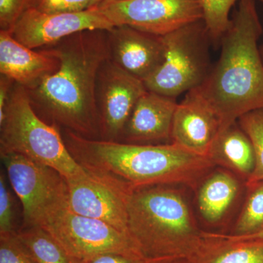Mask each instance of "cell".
<instances>
[{
    "label": "cell",
    "mask_w": 263,
    "mask_h": 263,
    "mask_svg": "<svg viewBox=\"0 0 263 263\" xmlns=\"http://www.w3.org/2000/svg\"><path fill=\"white\" fill-rule=\"evenodd\" d=\"M60 61L59 70L27 90L43 120L89 139H100L95 88L99 68L108 59L106 30L76 33L44 47Z\"/></svg>",
    "instance_id": "6da1fadb"
},
{
    "label": "cell",
    "mask_w": 263,
    "mask_h": 263,
    "mask_svg": "<svg viewBox=\"0 0 263 263\" xmlns=\"http://www.w3.org/2000/svg\"><path fill=\"white\" fill-rule=\"evenodd\" d=\"M62 135L71 155L86 171L128 193L156 185L197 189L216 167L209 157L175 143L140 145L89 139L67 129Z\"/></svg>",
    "instance_id": "7a4b0ae2"
},
{
    "label": "cell",
    "mask_w": 263,
    "mask_h": 263,
    "mask_svg": "<svg viewBox=\"0 0 263 263\" xmlns=\"http://www.w3.org/2000/svg\"><path fill=\"white\" fill-rule=\"evenodd\" d=\"M263 28L255 0L238 3L220 41L221 53L195 88L220 120V131L245 114L263 110V61L258 46Z\"/></svg>",
    "instance_id": "3957f363"
},
{
    "label": "cell",
    "mask_w": 263,
    "mask_h": 263,
    "mask_svg": "<svg viewBox=\"0 0 263 263\" xmlns=\"http://www.w3.org/2000/svg\"><path fill=\"white\" fill-rule=\"evenodd\" d=\"M128 230L149 260L192 259L202 240L184 195L176 186L156 185L133 190L127 202Z\"/></svg>",
    "instance_id": "277c9868"
},
{
    "label": "cell",
    "mask_w": 263,
    "mask_h": 263,
    "mask_svg": "<svg viewBox=\"0 0 263 263\" xmlns=\"http://www.w3.org/2000/svg\"><path fill=\"white\" fill-rule=\"evenodd\" d=\"M60 128L34 111L27 89L13 84L0 121V154L16 153L55 170L65 179L88 174L71 155Z\"/></svg>",
    "instance_id": "5b68a950"
},
{
    "label": "cell",
    "mask_w": 263,
    "mask_h": 263,
    "mask_svg": "<svg viewBox=\"0 0 263 263\" xmlns=\"http://www.w3.org/2000/svg\"><path fill=\"white\" fill-rule=\"evenodd\" d=\"M165 54L160 68L144 85L148 91L176 99L198 87L211 70L209 43L203 20L163 36Z\"/></svg>",
    "instance_id": "8992f818"
},
{
    "label": "cell",
    "mask_w": 263,
    "mask_h": 263,
    "mask_svg": "<svg viewBox=\"0 0 263 263\" xmlns=\"http://www.w3.org/2000/svg\"><path fill=\"white\" fill-rule=\"evenodd\" d=\"M37 226L79 261L111 252L143 257L130 235L103 221L76 214L67 202L53 209Z\"/></svg>",
    "instance_id": "52a82bcc"
},
{
    "label": "cell",
    "mask_w": 263,
    "mask_h": 263,
    "mask_svg": "<svg viewBox=\"0 0 263 263\" xmlns=\"http://www.w3.org/2000/svg\"><path fill=\"white\" fill-rule=\"evenodd\" d=\"M8 180L23 207L24 226H39L67 202L65 178L55 170L16 153L0 154Z\"/></svg>",
    "instance_id": "ba28073f"
},
{
    "label": "cell",
    "mask_w": 263,
    "mask_h": 263,
    "mask_svg": "<svg viewBox=\"0 0 263 263\" xmlns=\"http://www.w3.org/2000/svg\"><path fill=\"white\" fill-rule=\"evenodd\" d=\"M95 8L114 26L161 36L203 19L199 0H103Z\"/></svg>",
    "instance_id": "9c48e42d"
},
{
    "label": "cell",
    "mask_w": 263,
    "mask_h": 263,
    "mask_svg": "<svg viewBox=\"0 0 263 263\" xmlns=\"http://www.w3.org/2000/svg\"><path fill=\"white\" fill-rule=\"evenodd\" d=\"M144 83L107 59L99 68L95 102L100 127V140L119 141L124 128L142 95Z\"/></svg>",
    "instance_id": "30bf717a"
},
{
    "label": "cell",
    "mask_w": 263,
    "mask_h": 263,
    "mask_svg": "<svg viewBox=\"0 0 263 263\" xmlns=\"http://www.w3.org/2000/svg\"><path fill=\"white\" fill-rule=\"evenodd\" d=\"M114 27L95 8L78 13H46L27 8L10 32L31 49H40L86 30H108Z\"/></svg>",
    "instance_id": "8fae6325"
},
{
    "label": "cell",
    "mask_w": 263,
    "mask_h": 263,
    "mask_svg": "<svg viewBox=\"0 0 263 263\" xmlns=\"http://www.w3.org/2000/svg\"><path fill=\"white\" fill-rule=\"evenodd\" d=\"M65 181L67 205L72 212L108 223L129 235L127 202L132 192L128 193L89 172L84 177Z\"/></svg>",
    "instance_id": "7c38bea8"
},
{
    "label": "cell",
    "mask_w": 263,
    "mask_h": 263,
    "mask_svg": "<svg viewBox=\"0 0 263 263\" xmlns=\"http://www.w3.org/2000/svg\"><path fill=\"white\" fill-rule=\"evenodd\" d=\"M106 37L109 60L143 83L164 61L163 36L123 25L106 30Z\"/></svg>",
    "instance_id": "4fadbf2b"
},
{
    "label": "cell",
    "mask_w": 263,
    "mask_h": 263,
    "mask_svg": "<svg viewBox=\"0 0 263 263\" xmlns=\"http://www.w3.org/2000/svg\"><path fill=\"white\" fill-rule=\"evenodd\" d=\"M219 118L196 89L177 104L173 120L171 143L195 155L209 157L220 131Z\"/></svg>",
    "instance_id": "5bb4252c"
},
{
    "label": "cell",
    "mask_w": 263,
    "mask_h": 263,
    "mask_svg": "<svg viewBox=\"0 0 263 263\" xmlns=\"http://www.w3.org/2000/svg\"><path fill=\"white\" fill-rule=\"evenodd\" d=\"M176 99L147 91L137 102L119 142L140 145L171 143Z\"/></svg>",
    "instance_id": "9a60e30c"
},
{
    "label": "cell",
    "mask_w": 263,
    "mask_h": 263,
    "mask_svg": "<svg viewBox=\"0 0 263 263\" xmlns=\"http://www.w3.org/2000/svg\"><path fill=\"white\" fill-rule=\"evenodd\" d=\"M58 57L46 48L31 49L0 30V72L27 90L34 89L60 68Z\"/></svg>",
    "instance_id": "2e32d148"
},
{
    "label": "cell",
    "mask_w": 263,
    "mask_h": 263,
    "mask_svg": "<svg viewBox=\"0 0 263 263\" xmlns=\"http://www.w3.org/2000/svg\"><path fill=\"white\" fill-rule=\"evenodd\" d=\"M197 205L202 219L211 224L222 220L240 193L238 176L226 169L211 171L197 187Z\"/></svg>",
    "instance_id": "e0dca14e"
},
{
    "label": "cell",
    "mask_w": 263,
    "mask_h": 263,
    "mask_svg": "<svg viewBox=\"0 0 263 263\" xmlns=\"http://www.w3.org/2000/svg\"><path fill=\"white\" fill-rule=\"evenodd\" d=\"M209 157L214 165L228 170L245 182L253 172V146L238 122L219 133Z\"/></svg>",
    "instance_id": "ac0fdd59"
},
{
    "label": "cell",
    "mask_w": 263,
    "mask_h": 263,
    "mask_svg": "<svg viewBox=\"0 0 263 263\" xmlns=\"http://www.w3.org/2000/svg\"><path fill=\"white\" fill-rule=\"evenodd\" d=\"M193 263H263V240L232 239L222 233L202 232Z\"/></svg>",
    "instance_id": "d6986e66"
},
{
    "label": "cell",
    "mask_w": 263,
    "mask_h": 263,
    "mask_svg": "<svg viewBox=\"0 0 263 263\" xmlns=\"http://www.w3.org/2000/svg\"><path fill=\"white\" fill-rule=\"evenodd\" d=\"M15 235L36 263H80L42 227L24 226Z\"/></svg>",
    "instance_id": "ffe728a7"
},
{
    "label": "cell",
    "mask_w": 263,
    "mask_h": 263,
    "mask_svg": "<svg viewBox=\"0 0 263 263\" xmlns=\"http://www.w3.org/2000/svg\"><path fill=\"white\" fill-rule=\"evenodd\" d=\"M247 198L232 235L245 236L263 230V181L246 185Z\"/></svg>",
    "instance_id": "44dd1931"
},
{
    "label": "cell",
    "mask_w": 263,
    "mask_h": 263,
    "mask_svg": "<svg viewBox=\"0 0 263 263\" xmlns=\"http://www.w3.org/2000/svg\"><path fill=\"white\" fill-rule=\"evenodd\" d=\"M203 14L204 24L212 42L220 43L231 24L230 10L241 0H199ZM263 3V0H258Z\"/></svg>",
    "instance_id": "7402d4cb"
},
{
    "label": "cell",
    "mask_w": 263,
    "mask_h": 263,
    "mask_svg": "<svg viewBox=\"0 0 263 263\" xmlns=\"http://www.w3.org/2000/svg\"><path fill=\"white\" fill-rule=\"evenodd\" d=\"M238 123L248 136L254 148L253 172L246 185L263 181V110L245 114L238 119Z\"/></svg>",
    "instance_id": "603a6c76"
},
{
    "label": "cell",
    "mask_w": 263,
    "mask_h": 263,
    "mask_svg": "<svg viewBox=\"0 0 263 263\" xmlns=\"http://www.w3.org/2000/svg\"><path fill=\"white\" fill-rule=\"evenodd\" d=\"M103 1V0H32L29 8L31 7L46 13H78L91 9Z\"/></svg>",
    "instance_id": "cb8c5ba5"
},
{
    "label": "cell",
    "mask_w": 263,
    "mask_h": 263,
    "mask_svg": "<svg viewBox=\"0 0 263 263\" xmlns=\"http://www.w3.org/2000/svg\"><path fill=\"white\" fill-rule=\"evenodd\" d=\"M0 263H36L15 232L0 234Z\"/></svg>",
    "instance_id": "d4e9b609"
},
{
    "label": "cell",
    "mask_w": 263,
    "mask_h": 263,
    "mask_svg": "<svg viewBox=\"0 0 263 263\" xmlns=\"http://www.w3.org/2000/svg\"><path fill=\"white\" fill-rule=\"evenodd\" d=\"M4 173L0 174V234L14 233L13 201Z\"/></svg>",
    "instance_id": "484cf974"
},
{
    "label": "cell",
    "mask_w": 263,
    "mask_h": 263,
    "mask_svg": "<svg viewBox=\"0 0 263 263\" xmlns=\"http://www.w3.org/2000/svg\"><path fill=\"white\" fill-rule=\"evenodd\" d=\"M32 0H0V30L11 32Z\"/></svg>",
    "instance_id": "4316f807"
},
{
    "label": "cell",
    "mask_w": 263,
    "mask_h": 263,
    "mask_svg": "<svg viewBox=\"0 0 263 263\" xmlns=\"http://www.w3.org/2000/svg\"><path fill=\"white\" fill-rule=\"evenodd\" d=\"M152 260L144 257H134L119 253H105L99 254L80 263H151Z\"/></svg>",
    "instance_id": "83f0119b"
},
{
    "label": "cell",
    "mask_w": 263,
    "mask_h": 263,
    "mask_svg": "<svg viewBox=\"0 0 263 263\" xmlns=\"http://www.w3.org/2000/svg\"><path fill=\"white\" fill-rule=\"evenodd\" d=\"M14 84V81L7 76H0V121L3 120L4 118L7 103L9 99L12 87Z\"/></svg>",
    "instance_id": "f1b7e54d"
},
{
    "label": "cell",
    "mask_w": 263,
    "mask_h": 263,
    "mask_svg": "<svg viewBox=\"0 0 263 263\" xmlns=\"http://www.w3.org/2000/svg\"><path fill=\"white\" fill-rule=\"evenodd\" d=\"M227 236L235 240H263V230L258 233H254V234L245 235V236H235L230 234H226Z\"/></svg>",
    "instance_id": "f546056e"
},
{
    "label": "cell",
    "mask_w": 263,
    "mask_h": 263,
    "mask_svg": "<svg viewBox=\"0 0 263 263\" xmlns=\"http://www.w3.org/2000/svg\"><path fill=\"white\" fill-rule=\"evenodd\" d=\"M151 263H193V262L190 259L172 258L158 259V260H152Z\"/></svg>",
    "instance_id": "4dcf8cb0"
},
{
    "label": "cell",
    "mask_w": 263,
    "mask_h": 263,
    "mask_svg": "<svg viewBox=\"0 0 263 263\" xmlns=\"http://www.w3.org/2000/svg\"><path fill=\"white\" fill-rule=\"evenodd\" d=\"M259 50H260L261 57H262V61H263V45L261 47H259Z\"/></svg>",
    "instance_id": "1f68e13d"
}]
</instances>
